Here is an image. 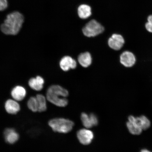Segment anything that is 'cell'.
Returning <instances> with one entry per match:
<instances>
[{"label": "cell", "mask_w": 152, "mask_h": 152, "mask_svg": "<svg viewBox=\"0 0 152 152\" xmlns=\"http://www.w3.org/2000/svg\"><path fill=\"white\" fill-rule=\"evenodd\" d=\"M8 7L7 0H0V11L5 10Z\"/></svg>", "instance_id": "ffe728a7"}, {"label": "cell", "mask_w": 152, "mask_h": 152, "mask_svg": "<svg viewBox=\"0 0 152 152\" xmlns=\"http://www.w3.org/2000/svg\"><path fill=\"white\" fill-rule=\"evenodd\" d=\"M68 91L60 86H52L48 90L47 98L49 101L57 106L64 107L67 105Z\"/></svg>", "instance_id": "7a4b0ae2"}, {"label": "cell", "mask_w": 152, "mask_h": 152, "mask_svg": "<svg viewBox=\"0 0 152 152\" xmlns=\"http://www.w3.org/2000/svg\"><path fill=\"white\" fill-rule=\"evenodd\" d=\"M77 13L79 18L81 19L88 18L92 14L91 7L86 4L81 5L78 8Z\"/></svg>", "instance_id": "2e32d148"}, {"label": "cell", "mask_w": 152, "mask_h": 152, "mask_svg": "<svg viewBox=\"0 0 152 152\" xmlns=\"http://www.w3.org/2000/svg\"><path fill=\"white\" fill-rule=\"evenodd\" d=\"M81 119L83 126L87 129L96 126L98 124V117L94 113L88 115L85 113H83L81 115Z\"/></svg>", "instance_id": "8992f818"}, {"label": "cell", "mask_w": 152, "mask_h": 152, "mask_svg": "<svg viewBox=\"0 0 152 152\" xmlns=\"http://www.w3.org/2000/svg\"><path fill=\"white\" fill-rule=\"evenodd\" d=\"M103 26L96 20H93L89 22L83 28V34L87 37H96L104 31Z\"/></svg>", "instance_id": "277c9868"}, {"label": "cell", "mask_w": 152, "mask_h": 152, "mask_svg": "<svg viewBox=\"0 0 152 152\" xmlns=\"http://www.w3.org/2000/svg\"><path fill=\"white\" fill-rule=\"evenodd\" d=\"M140 152H151L147 149H143L141 150Z\"/></svg>", "instance_id": "603a6c76"}, {"label": "cell", "mask_w": 152, "mask_h": 152, "mask_svg": "<svg viewBox=\"0 0 152 152\" xmlns=\"http://www.w3.org/2000/svg\"><path fill=\"white\" fill-rule=\"evenodd\" d=\"M5 108L7 113L11 115H15L20 110V104L16 100L9 99L7 101L5 104Z\"/></svg>", "instance_id": "7c38bea8"}, {"label": "cell", "mask_w": 152, "mask_h": 152, "mask_svg": "<svg viewBox=\"0 0 152 152\" xmlns=\"http://www.w3.org/2000/svg\"><path fill=\"white\" fill-rule=\"evenodd\" d=\"M148 22L152 23V15H150L148 18Z\"/></svg>", "instance_id": "7402d4cb"}, {"label": "cell", "mask_w": 152, "mask_h": 152, "mask_svg": "<svg viewBox=\"0 0 152 152\" xmlns=\"http://www.w3.org/2000/svg\"><path fill=\"white\" fill-rule=\"evenodd\" d=\"M24 22L23 15L18 11H15L7 15L1 25V31L6 35H16L20 32Z\"/></svg>", "instance_id": "6da1fadb"}, {"label": "cell", "mask_w": 152, "mask_h": 152, "mask_svg": "<svg viewBox=\"0 0 152 152\" xmlns=\"http://www.w3.org/2000/svg\"><path fill=\"white\" fill-rule=\"evenodd\" d=\"M11 94L12 98L15 100L20 101L25 97L26 91L23 87L18 86L13 88Z\"/></svg>", "instance_id": "4fadbf2b"}, {"label": "cell", "mask_w": 152, "mask_h": 152, "mask_svg": "<svg viewBox=\"0 0 152 152\" xmlns=\"http://www.w3.org/2000/svg\"><path fill=\"white\" fill-rule=\"evenodd\" d=\"M135 121L142 130H147L151 126V121L145 115L135 117Z\"/></svg>", "instance_id": "e0dca14e"}, {"label": "cell", "mask_w": 152, "mask_h": 152, "mask_svg": "<svg viewBox=\"0 0 152 152\" xmlns=\"http://www.w3.org/2000/svg\"><path fill=\"white\" fill-rule=\"evenodd\" d=\"M136 60L134 54L128 51L123 52L120 58L121 64L126 67H132L135 64Z\"/></svg>", "instance_id": "ba28073f"}, {"label": "cell", "mask_w": 152, "mask_h": 152, "mask_svg": "<svg viewBox=\"0 0 152 152\" xmlns=\"http://www.w3.org/2000/svg\"><path fill=\"white\" fill-rule=\"evenodd\" d=\"M38 104V112H44L47 110V106L46 99L42 94H38L36 96Z\"/></svg>", "instance_id": "ac0fdd59"}, {"label": "cell", "mask_w": 152, "mask_h": 152, "mask_svg": "<svg viewBox=\"0 0 152 152\" xmlns=\"http://www.w3.org/2000/svg\"><path fill=\"white\" fill-rule=\"evenodd\" d=\"M125 43L124 39L121 35L114 34L108 40V45L111 48L118 50L123 47Z\"/></svg>", "instance_id": "52a82bcc"}, {"label": "cell", "mask_w": 152, "mask_h": 152, "mask_svg": "<svg viewBox=\"0 0 152 152\" xmlns=\"http://www.w3.org/2000/svg\"><path fill=\"white\" fill-rule=\"evenodd\" d=\"M45 81L40 76H37L36 78H32L28 81V85L34 90L41 91L43 88Z\"/></svg>", "instance_id": "5bb4252c"}, {"label": "cell", "mask_w": 152, "mask_h": 152, "mask_svg": "<svg viewBox=\"0 0 152 152\" xmlns=\"http://www.w3.org/2000/svg\"><path fill=\"white\" fill-rule=\"evenodd\" d=\"M28 107L30 110L33 112H38V104L36 97H31L28 102Z\"/></svg>", "instance_id": "d6986e66"}, {"label": "cell", "mask_w": 152, "mask_h": 152, "mask_svg": "<svg viewBox=\"0 0 152 152\" xmlns=\"http://www.w3.org/2000/svg\"><path fill=\"white\" fill-rule=\"evenodd\" d=\"M77 137L82 144L87 145L90 144L94 138V134L92 131L87 129L80 130L77 133Z\"/></svg>", "instance_id": "5b68a950"}, {"label": "cell", "mask_w": 152, "mask_h": 152, "mask_svg": "<svg viewBox=\"0 0 152 152\" xmlns=\"http://www.w3.org/2000/svg\"><path fill=\"white\" fill-rule=\"evenodd\" d=\"M145 28L148 31L152 33V23H147L145 24Z\"/></svg>", "instance_id": "44dd1931"}, {"label": "cell", "mask_w": 152, "mask_h": 152, "mask_svg": "<svg viewBox=\"0 0 152 152\" xmlns=\"http://www.w3.org/2000/svg\"><path fill=\"white\" fill-rule=\"evenodd\" d=\"M78 60L81 66L86 68L88 67L92 63V58L90 53L86 52L80 54Z\"/></svg>", "instance_id": "9a60e30c"}, {"label": "cell", "mask_w": 152, "mask_h": 152, "mask_svg": "<svg viewBox=\"0 0 152 152\" xmlns=\"http://www.w3.org/2000/svg\"><path fill=\"white\" fill-rule=\"evenodd\" d=\"M48 125L54 132L66 134L71 132L73 129L74 123L69 119L56 118L49 121Z\"/></svg>", "instance_id": "3957f363"}, {"label": "cell", "mask_w": 152, "mask_h": 152, "mask_svg": "<svg viewBox=\"0 0 152 152\" xmlns=\"http://www.w3.org/2000/svg\"><path fill=\"white\" fill-rule=\"evenodd\" d=\"M4 137L7 143L14 144L18 141L20 136L18 133L14 129L8 128L4 132Z\"/></svg>", "instance_id": "9c48e42d"}, {"label": "cell", "mask_w": 152, "mask_h": 152, "mask_svg": "<svg viewBox=\"0 0 152 152\" xmlns=\"http://www.w3.org/2000/svg\"><path fill=\"white\" fill-rule=\"evenodd\" d=\"M61 68L64 71H67L70 69H74L77 67V62L71 57L65 56L63 58L60 62Z\"/></svg>", "instance_id": "30bf717a"}, {"label": "cell", "mask_w": 152, "mask_h": 152, "mask_svg": "<svg viewBox=\"0 0 152 152\" xmlns=\"http://www.w3.org/2000/svg\"><path fill=\"white\" fill-rule=\"evenodd\" d=\"M128 119L126 126L129 132L134 135H138L141 134L142 132V129L135 121V117L133 115L129 116Z\"/></svg>", "instance_id": "8fae6325"}]
</instances>
